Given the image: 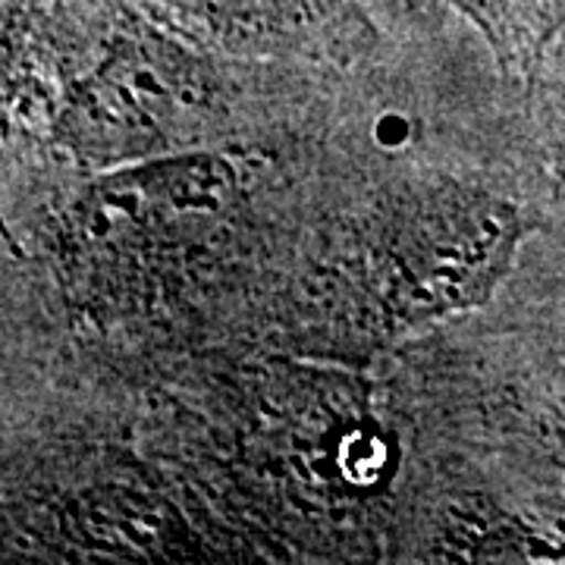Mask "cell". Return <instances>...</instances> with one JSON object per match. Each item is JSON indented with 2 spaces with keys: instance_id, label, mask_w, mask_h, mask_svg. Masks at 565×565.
<instances>
[{
  "instance_id": "6da1fadb",
  "label": "cell",
  "mask_w": 565,
  "mask_h": 565,
  "mask_svg": "<svg viewBox=\"0 0 565 565\" xmlns=\"http://www.w3.org/2000/svg\"><path fill=\"white\" fill-rule=\"evenodd\" d=\"M321 132L3 189V374L262 355Z\"/></svg>"
},
{
  "instance_id": "7a4b0ae2",
  "label": "cell",
  "mask_w": 565,
  "mask_h": 565,
  "mask_svg": "<svg viewBox=\"0 0 565 565\" xmlns=\"http://www.w3.org/2000/svg\"><path fill=\"white\" fill-rule=\"evenodd\" d=\"M405 54L355 82L327 122L264 355L374 371L497 302L559 221L522 98L465 148L440 145L399 79Z\"/></svg>"
},
{
  "instance_id": "3957f363",
  "label": "cell",
  "mask_w": 565,
  "mask_h": 565,
  "mask_svg": "<svg viewBox=\"0 0 565 565\" xmlns=\"http://www.w3.org/2000/svg\"><path fill=\"white\" fill-rule=\"evenodd\" d=\"M352 76L207 54L129 0H3V189L286 139Z\"/></svg>"
},
{
  "instance_id": "277c9868",
  "label": "cell",
  "mask_w": 565,
  "mask_h": 565,
  "mask_svg": "<svg viewBox=\"0 0 565 565\" xmlns=\"http://www.w3.org/2000/svg\"><path fill=\"white\" fill-rule=\"evenodd\" d=\"M500 296L374 371L415 478L471 490L565 563V311Z\"/></svg>"
},
{
  "instance_id": "5b68a950",
  "label": "cell",
  "mask_w": 565,
  "mask_h": 565,
  "mask_svg": "<svg viewBox=\"0 0 565 565\" xmlns=\"http://www.w3.org/2000/svg\"><path fill=\"white\" fill-rule=\"evenodd\" d=\"M199 51L311 73H362L434 10L412 0H129Z\"/></svg>"
},
{
  "instance_id": "8992f818",
  "label": "cell",
  "mask_w": 565,
  "mask_h": 565,
  "mask_svg": "<svg viewBox=\"0 0 565 565\" xmlns=\"http://www.w3.org/2000/svg\"><path fill=\"white\" fill-rule=\"evenodd\" d=\"M465 22L505 85L525 88L546 44L565 25V0H427Z\"/></svg>"
},
{
  "instance_id": "52a82bcc",
  "label": "cell",
  "mask_w": 565,
  "mask_h": 565,
  "mask_svg": "<svg viewBox=\"0 0 565 565\" xmlns=\"http://www.w3.org/2000/svg\"><path fill=\"white\" fill-rule=\"evenodd\" d=\"M527 129L537 145L546 170L559 195V214L565 211V25L553 35L522 88Z\"/></svg>"
},
{
  "instance_id": "ba28073f",
  "label": "cell",
  "mask_w": 565,
  "mask_h": 565,
  "mask_svg": "<svg viewBox=\"0 0 565 565\" xmlns=\"http://www.w3.org/2000/svg\"><path fill=\"white\" fill-rule=\"evenodd\" d=\"M541 239H559V243H565V211L559 214V221H556V230H550Z\"/></svg>"
}]
</instances>
